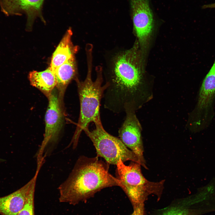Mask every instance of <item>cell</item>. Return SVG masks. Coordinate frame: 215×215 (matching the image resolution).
I'll return each instance as SVG.
<instances>
[{
    "label": "cell",
    "instance_id": "8992f818",
    "mask_svg": "<svg viewBox=\"0 0 215 215\" xmlns=\"http://www.w3.org/2000/svg\"><path fill=\"white\" fill-rule=\"evenodd\" d=\"M47 98L48 104L45 116V132L44 139L36 155L37 162L44 159L43 154L47 145L57 141L63 123V99L59 96L58 90L55 89Z\"/></svg>",
    "mask_w": 215,
    "mask_h": 215
},
{
    "label": "cell",
    "instance_id": "5b68a950",
    "mask_svg": "<svg viewBox=\"0 0 215 215\" xmlns=\"http://www.w3.org/2000/svg\"><path fill=\"white\" fill-rule=\"evenodd\" d=\"M94 129L83 130L91 140L96 150L97 156L103 158L109 165H116L120 159L125 162L131 161L139 163V157L129 150L119 138L113 136L104 129L101 121L94 124Z\"/></svg>",
    "mask_w": 215,
    "mask_h": 215
},
{
    "label": "cell",
    "instance_id": "52a82bcc",
    "mask_svg": "<svg viewBox=\"0 0 215 215\" xmlns=\"http://www.w3.org/2000/svg\"><path fill=\"white\" fill-rule=\"evenodd\" d=\"M129 1L134 28L143 53L147 48L153 31V13L148 0Z\"/></svg>",
    "mask_w": 215,
    "mask_h": 215
},
{
    "label": "cell",
    "instance_id": "ba28073f",
    "mask_svg": "<svg viewBox=\"0 0 215 215\" xmlns=\"http://www.w3.org/2000/svg\"><path fill=\"white\" fill-rule=\"evenodd\" d=\"M135 111L130 109H125V118L119 129V136L122 143L139 157L142 166L148 169L143 155L142 128Z\"/></svg>",
    "mask_w": 215,
    "mask_h": 215
},
{
    "label": "cell",
    "instance_id": "7a4b0ae2",
    "mask_svg": "<svg viewBox=\"0 0 215 215\" xmlns=\"http://www.w3.org/2000/svg\"><path fill=\"white\" fill-rule=\"evenodd\" d=\"M96 156H80L67 179L59 187L61 202L75 205L106 188L120 186L109 172V164Z\"/></svg>",
    "mask_w": 215,
    "mask_h": 215
},
{
    "label": "cell",
    "instance_id": "277c9868",
    "mask_svg": "<svg viewBox=\"0 0 215 215\" xmlns=\"http://www.w3.org/2000/svg\"><path fill=\"white\" fill-rule=\"evenodd\" d=\"M116 178L120 187L126 194L133 207L144 203L148 197L153 194L159 201L164 189L165 180L158 182L148 181L143 175L141 165L132 161L126 165L121 159L116 165Z\"/></svg>",
    "mask_w": 215,
    "mask_h": 215
},
{
    "label": "cell",
    "instance_id": "6da1fadb",
    "mask_svg": "<svg viewBox=\"0 0 215 215\" xmlns=\"http://www.w3.org/2000/svg\"><path fill=\"white\" fill-rule=\"evenodd\" d=\"M142 53L137 40L129 50L115 57L105 84L104 108L116 113L127 108L136 110L152 97L144 81Z\"/></svg>",
    "mask_w": 215,
    "mask_h": 215
},
{
    "label": "cell",
    "instance_id": "ac0fdd59",
    "mask_svg": "<svg viewBox=\"0 0 215 215\" xmlns=\"http://www.w3.org/2000/svg\"><path fill=\"white\" fill-rule=\"evenodd\" d=\"M212 7L213 8H215V3L212 4Z\"/></svg>",
    "mask_w": 215,
    "mask_h": 215
},
{
    "label": "cell",
    "instance_id": "30bf717a",
    "mask_svg": "<svg viewBox=\"0 0 215 215\" xmlns=\"http://www.w3.org/2000/svg\"><path fill=\"white\" fill-rule=\"evenodd\" d=\"M44 0H0V6L2 12L7 16L25 14L27 27L30 30L37 18L45 22L42 11Z\"/></svg>",
    "mask_w": 215,
    "mask_h": 215
},
{
    "label": "cell",
    "instance_id": "4fadbf2b",
    "mask_svg": "<svg viewBox=\"0 0 215 215\" xmlns=\"http://www.w3.org/2000/svg\"><path fill=\"white\" fill-rule=\"evenodd\" d=\"M28 78L31 85L39 90L47 97L56 87L54 71L50 67L42 71L30 72Z\"/></svg>",
    "mask_w": 215,
    "mask_h": 215
},
{
    "label": "cell",
    "instance_id": "7c38bea8",
    "mask_svg": "<svg viewBox=\"0 0 215 215\" xmlns=\"http://www.w3.org/2000/svg\"><path fill=\"white\" fill-rule=\"evenodd\" d=\"M71 28L67 30L53 52L50 67L54 70L58 67L75 57L78 50L77 46L73 44Z\"/></svg>",
    "mask_w": 215,
    "mask_h": 215
},
{
    "label": "cell",
    "instance_id": "2e32d148",
    "mask_svg": "<svg viewBox=\"0 0 215 215\" xmlns=\"http://www.w3.org/2000/svg\"><path fill=\"white\" fill-rule=\"evenodd\" d=\"M35 188L30 191L24 205L18 215H35L34 197Z\"/></svg>",
    "mask_w": 215,
    "mask_h": 215
},
{
    "label": "cell",
    "instance_id": "3957f363",
    "mask_svg": "<svg viewBox=\"0 0 215 215\" xmlns=\"http://www.w3.org/2000/svg\"><path fill=\"white\" fill-rule=\"evenodd\" d=\"M88 69L85 80L80 81L77 78V84L79 98L80 111L76 128L70 144L75 148L78 144L82 132L89 128L91 122L95 123L101 121L100 106L102 99L107 88L105 84L102 85L103 78L100 67L97 69V76L94 81L92 79V55L87 54Z\"/></svg>",
    "mask_w": 215,
    "mask_h": 215
},
{
    "label": "cell",
    "instance_id": "9a60e30c",
    "mask_svg": "<svg viewBox=\"0 0 215 215\" xmlns=\"http://www.w3.org/2000/svg\"><path fill=\"white\" fill-rule=\"evenodd\" d=\"M194 200L187 198L176 199L166 207L152 211L149 215H197Z\"/></svg>",
    "mask_w": 215,
    "mask_h": 215
},
{
    "label": "cell",
    "instance_id": "e0dca14e",
    "mask_svg": "<svg viewBox=\"0 0 215 215\" xmlns=\"http://www.w3.org/2000/svg\"><path fill=\"white\" fill-rule=\"evenodd\" d=\"M133 211L130 215H146L144 203H142L133 207Z\"/></svg>",
    "mask_w": 215,
    "mask_h": 215
},
{
    "label": "cell",
    "instance_id": "8fae6325",
    "mask_svg": "<svg viewBox=\"0 0 215 215\" xmlns=\"http://www.w3.org/2000/svg\"><path fill=\"white\" fill-rule=\"evenodd\" d=\"M39 171V169H36L34 176L21 188L8 195L0 197L1 215H18L23 208L30 191L35 188Z\"/></svg>",
    "mask_w": 215,
    "mask_h": 215
},
{
    "label": "cell",
    "instance_id": "5bb4252c",
    "mask_svg": "<svg viewBox=\"0 0 215 215\" xmlns=\"http://www.w3.org/2000/svg\"><path fill=\"white\" fill-rule=\"evenodd\" d=\"M75 57L57 67L54 72L56 79V87L60 97L63 99L68 85L73 79L77 78V70Z\"/></svg>",
    "mask_w": 215,
    "mask_h": 215
},
{
    "label": "cell",
    "instance_id": "9c48e42d",
    "mask_svg": "<svg viewBox=\"0 0 215 215\" xmlns=\"http://www.w3.org/2000/svg\"><path fill=\"white\" fill-rule=\"evenodd\" d=\"M215 98V78L206 76L199 91L198 102L192 112L191 124L196 128L204 127L212 116L213 105Z\"/></svg>",
    "mask_w": 215,
    "mask_h": 215
}]
</instances>
